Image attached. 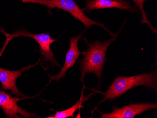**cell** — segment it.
I'll list each match as a JSON object with an SVG mask.
<instances>
[{
    "instance_id": "10",
    "label": "cell",
    "mask_w": 157,
    "mask_h": 118,
    "mask_svg": "<svg viewBox=\"0 0 157 118\" xmlns=\"http://www.w3.org/2000/svg\"><path fill=\"white\" fill-rule=\"evenodd\" d=\"M96 92H93L91 94H90L88 95L87 97H84L82 95L81 96V98L80 100L78 101L73 105L72 107L67 110H64L62 111H58L56 112L54 116H49V117H46L47 118H67L68 117H72L74 118V114H75V112L76 111L80 109L81 108H83V106H82L83 103L85 101H87L90 97L92 96L93 94H96Z\"/></svg>"
},
{
    "instance_id": "1",
    "label": "cell",
    "mask_w": 157,
    "mask_h": 118,
    "mask_svg": "<svg viewBox=\"0 0 157 118\" xmlns=\"http://www.w3.org/2000/svg\"><path fill=\"white\" fill-rule=\"evenodd\" d=\"M121 30L110 40L106 41H95L87 43L88 47L85 51L82 53L83 59L78 61L81 72V80L83 82L86 74L92 73L96 75L99 84H100L101 76L104 65L106 60V51L110 45L115 41Z\"/></svg>"
},
{
    "instance_id": "6",
    "label": "cell",
    "mask_w": 157,
    "mask_h": 118,
    "mask_svg": "<svg viewBox=\"0 0 157 118\" xmlns=\"http://www.w3.org/2000/svg\"><path fill=\"white\" fill-rule=\"evenodd\" d=\"M24 99L25 98L14 97L4 90H1L0 108L2 109L7 118H21L18 114H20L25 118H30L32 116L37 117L36 114L27 112L26 110H24L17 105V102Z\"/></svg>"
},
{
    "instance_id": "11",
    "label": "cell",
    "mask_w": 157,
    "mask_h": 118,
    "mask_svg": "<svg viewBox=\"0 0 157 118\" xmlns=\"http://www.w3.org/2000/svg\"><path fill=\"white\" fill-rule=\"evenodd\" d=\"M131 1L134 2L135 6L138 7L139 10H140L141 15H142V20H141V23L142 24H146L148 25L150 28L151 32L154 34H156L157 33V29H155V27H153V25L151 24V23L150 22L149 20H148L147 17V15H146L145 10H144V2L148 0H131Z\"/></svg>"
},
{
    "instance_id": "7",
    "label": "cell",
    "mask_w": 157,
    "mask_h": 118,
    "mask_svg": "<svg viewBox=\"0 0 157 118\" xmlns=\"http://www.w3.org/2000/svg\"><path fill=\"white\" fill-rule=\"evenodd\" d=\"M38 64V63L35 65L26 66L16 71H10L0 67V82L2 83V89L10 90L11 91V95H15L17 97H27L17 89V79L20 77L25 70H30Z\"/></svg>"
},
{
    "instance_id": "9",
    "label": "cell",
    "mask_w": 157,
    "mask_h": 118,
    "mask_svg": "<svg viewBox=\"0 0 157 118\" xmlns=\"http://www.w3.org/2000/svg\"><path fill=\"white\" fill-rule=\"evenodd\" d=\"M115 8L121 10H128L132 12H137L138 10L126 0H86L83 11L88 13L92 10L104 9Z\"/></svg>"
},
{
    "instance_id": "3",
    "label": "cell",
    "mask_w": 157,
    "mask_h": 118,
    "mask_svg": "<svg viewBox=\"0 0 157 118\" xmlns=\"http://www.w3.org/2000/svg\"><path fill=\"white\" fill-rule=\"evenodd\" d=\"M24 3H34L40 4L44 6L49 9L48 12H51L53 9L58 8L63 10L75 17L76 19L79 20L85 27L86 29H90L92 25H96L102 27L112 37L115 36L113 32L110 31L108 29L101 23L97 22L92 20L86 15L84 11L79 7L77 3L75 0H20Z\"/></svg>"
},
{
    "instance_id": "4",
    "label": "cell",
    "mask_w": 157,
    "mask_h": 118,
    "mask_svg": "<svg viewBox=\"0 0 157 118\" xmlns=\"http://www.w3.org/2000/svg\"><path fill=\"white\" fill-rule=\"evenodd\" d=\"M1 29L0 30V32L4 33L6 39L2 50L0 52V56L2 55L6 47L11 41V40L14 38L18 37H26L33 39L39 44L40 48V53L42 55V57L44 58L46 61H48L55 66L60 67L55 58L53 52L51 49V44L57 41V40L52 38L49 34H46L44 33L33 34L24 30H20L14 32V33L12 34H10L7 33L2 27H1Z\"/></svg>"
},
{
    "instance_id": "8",
    "label": "cell",
    "mask_w": 157,
    "mask_h": 118,
    "mask_svg": "<svg viewBox=\"0 0 157 118\" xmlns=\"http://www.w3.org/2000/svg\"><path fill=\"white\" fill-rule=\"evenodd\" d=\"M81 33L77 36L71 38L70 39V47L67 51L66 53L65 63L62 68L60 72L55 75H48L49 78V84L53 81L58 82L61 79L64 78L66 74L70 68L72 67L76 63L78 58L82 52H80L78 47V41L82 37Z\"/></svg>"
},
{
    "instance_id": "5",
    "label": "cell",
    "mask_w": 157,
    "mask_h": 118,
    "mask_svg": "<svg viewBox=\"0 0 157 118\" xmlns=\"http://www.w3.org/2000/svg\"><path fill=\"white\" fill-rule=\"evenodd\" d=\"M157 104L143 103L132 104L128 106L119 108L117 106L113 107V111L108 113H102V118H134L136 115H140L145 111L156 109Z\"/></svg>"
},
{
    "instance_id": "2",
    "label": "cell",
    "mask_w": 157,
    "mask_h": 118,
    "mask_svg": "<svg viewBox=\"0 0 157 118\" xmlns=\"http://www.w3.org/2000/svg\"><path fill=\"white\" fill-rule=\"evenodd\" d=\"M140 86H144L154 91H157V72H149L129 77L118 76L114 80L105 93L103 100L98 105L107 100H114L130 89Z\"/></svg>"
}]
</instances>
